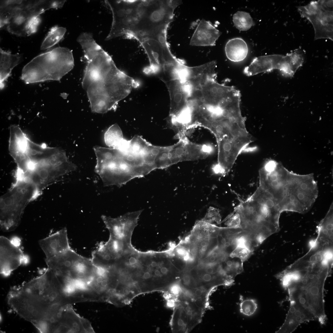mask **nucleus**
Masks as SVG:
<instances>
[{"mask_svg":"<svg viewBox=\"0 0 333 333\" xmlns=\"http://www.w3.org/2000/svg\"><path fill=\"white\" fill-rule=\"evenodd\" d=\"M113 14L112 26L105 39L122 35L140 43L148 58L160 55L169 46L166 31L180 0H105Z\"/></svg>","mask_w":333,"mask_h":333,"instance_id":"nucleus-1","label":"nucleus"},{"mask_svg":"<svg viewBox=\"0 0 333 333\" xmlns=\"http://www.w3.org/2000/svg\"><path fill=\"white\" fill-rule=\"evenodd\" d=\"M332 267L321 256L307 253L275 276L288 291L290 301L307 309L322 324L327 320L324 284Z\"/></svg>","mask_w":333,"mask_h":333,"instance_id":"nucleus-2","label":"nucleus"},{"mask_svg":"<svg viewBox=\"0 0 333 333\" xmlns=\"http://www.w3.org/2000/svg\"><path fill=\"white\" fill-rule=\"evenodd\" d=\"M58 278L55 272L47 268L39 276L11 287L7 295L12 310L40 333H47L58 319L60 312L57 311L60 303L56 287Z\"/></svg>","mask_w":333,"mask_h":333,"instance_id":"nucleus-3","label":"nucleus"},{"mask_svg":"<svg viewBox=\"0 0 333 333\" xmlns=\"http://www.w3.org/2000/svg\"><path fill=\"white\" fill-rule=\"evenodd\" d=\"M139 83L119 69L90 84L85 89L91 111L104 113L115 110Z\"/></svg>","mask_w":333,"mask_h":333,"instance_id":"nucleus-4","label":"nucleus"},{"mask_svg":"<svg viewBox=\"0 0 333 333\" xmlns=\"http://www.w3.org/2000/svg\"><path fill=\"white\" fill-rule=\"evenodd\" d=\"M317 183L312 175H301L287 171L282 176L278 194L282 212H307L318 195Z\"/></svg>","mask_w":333,"mask_h":333,"instance_id":"nucleus-5","label":"nucleus"},{"mask_svg":"<svg viewBox=\"0 0 333 333\" xmlns=\"http://www.w3.org/2000/svg\"><path fill=\"white\" fill-rule=\"evenodd\" d=\"M74 66L72 51L57 47L36 56L26 64L20 78L27 84L60 80Z\"/></svg>","mask_w":333,"mask_h":333,"instance_id":"nucleus-6","label":"nucleus"},{"mask_svg":"<svg viewBox=\"0 0 333 333\" xmlns=\"http://www.w3.org/2000/svg\"><path fill=\"white\" fill-rule=\"evenodd\" d=\"M31 162L29 172L23 177L35 185L41 194L48 185L77 168L68 160L65 151L58 147H48L32 158Z\"/></svg>","mask_w":333,"mask_h":333,"instance_id":"nucleus-7","label":"nucleus"},{"mask_svg":"<svg viewBox=\"0 0 333 333\" xmlns=\"http://www.w3.org/2000/svg\"><path fill=\"white\" fill-rule=\"evenodd\" d=\"M9 189L0 199V226L9 232L19 225L28 204L41 195L32 183L25 179L15 178Z\"/></svg>","mask_w":333,"mask_h":333,"instance_id":"nucleus-8","label":"nucleus"},{"mask_svg":"<svg viewBox=\"0 0 333 333\" xmlns=\"http://www.w3.org/2000/svg\"><path fill=\"white\" fill-rule=\"evenodd\" d=\"M66 0L34 1L30 5L18 11L10 20L7 29L18 36H29L36 31L41 21L39 15L52 8H61Z\"/></svg>","mask_w":333,"mask_h":333,"instance_id":"nucleus-9","label":"nucleus"},{"mask_svg":"<svg viewBox=\"0 0 333 333\" xmlns=\"http://www.w3.org/2000/svg\"><path fill=\"white\" fill-rule=\"evenodd\" d=\"M333 1H311L306 5L298 7L301 16L312 24L314 40L327 39L333 40Z\"/></svg>","mask_w":333,"mask_h":333,"instance_id":"nucleus-10","label":"nucleus"},{"mask_svg":"<svg viewBox=\"0 0 333 333\" xmlns=\"http://www.w3.org/2000/svg\"><path fill=\"white\" fill-rule=\"evenodd\" d=\"M171 146L168 156L172 165L184 161L204 159L211 154L213 147L209 144H199L190 141L186 136Z\"/></svg>","mask_w":333,"mask_h":333,"instance_id":"nucleus-11","label":"nucleus"},{"mask_svg":"<svg viewBox=\"0 0 333 333\" xmlns=\"http://www.w3.org/2000/svg\"><path fill=\"white\" fill-rule=\"evenodd\" d=\"M143 210L128 212L117 218L102 215L101 219L108 230L109 236L132 245L133 232L138 225L139 216Z\"/></svg>","mask_w":333,"mask_h":333,"instance_id":"nucleus-12","label":"nucleus"},{"mask_svg":"<svg viewBox=\"0 0 333 333\" xmlns=\"http://www.w3.org/2000/svg\"><path fill=\"white\" fill-rule=\"evenodd\" d=\"M24 255L18 245L3 236L0 237V272L10 276L23 262Z\"/></svg>","mask_w":333,"mask_h":333,"instance_id":"nucleus-13","label":"nucleus"},{"mask_svg":"<svg viewBox=\"0 0 333 333\" xmlns=\"http://www.w3.org/2000/svg\"><path fill=\"white\" fill-rule=\"evenodd\" d=\"M132 245H128L122 241L109 236L108 240L101 242L94 250L97 257L106 263H116L126 252L131 249Z\"/></svg>","mask_w":333,"mask_h":333,"instance_id":"nucleus-14","label":"nucleus"},{"mask_svg":"<svg viewBox=\"0 0 333 333\" xmlns=\"http://www.w3.org/2000/svg\"><path fill=\"white\" fill-rule=\"evenodd\" d=\"M44 253L49 259L71 248L67 229L64 228L39 241Z\"/></svg>","mask_w":333,"mask_h":333,"instance_id":"nucleus-15","label":"nucleus"},{"mask_svg":"<svg viewBox=\"0 0 333 333\" xmlns=\"http://www.w3.org/2000/svg\"><path fill=\"white\" fill-rule=\"evenodd\" d=\"M290 307L282 325L276 333H291L301 323L316 320L314 315L301 306L290 301Z\"/></svg>","mask_w":333,"mask_h":333,"instance_id":"nucleus-16","label":"nucleus"},{"mask_svg":"<svg viewBox=\"0 0 333 333\" xmlns=\"http://www.w3.org/2000/svg\"><path fill=\"white\" fill-rule=\"evenodd\" d=\"M81 255L71 248L49 259H45L47 268L56 273L69 276L76 270L75 262Z\"/></svg>","mask_w":333,"mask_h":333,"instance_id":"nucleus-17","label":"nucleus"},{"mask_svg":"<svg viewBox=\"0 0 333 333\" xmlns=\"http://www.w3.org/2000/svg\"><path fill=\"white\" fill-rule=\"evenodd\" d=\"M165 84L170 97L169 118L173 119L177 117L188 107L187 96L183 83L180 80H172Z\"/></svg>","mask_w":333,"mask_h":333,"instance_id":"nucleus-18","label":"nucleus"},{"mask_svg":"<svg viewBox=\"0 0 333 333\" xmlns=\"http://www.w3.org/2000/svg\"><path fill=\"white\" fill-rule=\"evenodd\" d=\"M283 56L273 54L256 57L249 65L245 68L244 73L247 76H251L275 69L279 71Z\"/></svg>","mask_w":333,"mask_h":333,"instance_id":"nucleus-19","label":"nucleus"},{"mask_svg":"<svg viewBox=\"0 0 333 333\" xmlns=\"http://www.w3.org/2000/svg\"><path fill=\"white\" fill-rule=\"evenodd\" d=\"M221 34L209 21L202 19L198 24L190 42L192 46H213Z\"/></svg>","mask_w":333,"mask_h":333,"instance_id":"nucleus-20","label":"nucleus"},{"mask_svg":"<svg viewBox=\"0 0 333 333\" xmlns=\"http://www.w3.org/2000/svg\"><path fill=\"white\" fill-rule=\"evenodd\" d=\"M305 51L299 48L284 56L280 71L285 76L291 77L302 65L304 61Z\"/></svg>","mask_w":333,"mask_h":333,"instance_id":"nucleus-21","label":"nucleus"},{"mask_svg":"<svg viewBox=\"0 0 333 333\" xmlns=\"http://www.w3.org/2000/svg\"><path fill=\"white\" fill-rule=\"evenodd\" d=\"M0 88L2 89L5 82L10 76L12 70L21 62L22 56L18 54H12L0 49Z\"/></svg>","mask_w":333,"mask_h":333,"instance_id":"nucleus-22","label":"nucleus"},{"mask_svg":"<svg viewBox=\"0 0 333 333\" xmlns=\"http://www.w3.org/2000/svg\"><path fill=\"white\" fill-rule=\"evenodd\" d=\"M34 1L4 0L0 2V28L7 25L18 11L31 4Z\"/></svg>","mask_w":333,"mask_h":333,"instance_id":"nucleus-23","label":"nucleus"},{"mask_svg":"<svg viewBox=\"0 0 333 333\" xmlns=\"http://www.w3.org/2000/svg\"><path fill=\"white\" fill-rule=\"evenodd\" d=\"M225 50L227 57L230 60L235 62L243 60L248 53L246 43L240 38L229 40L226 44Z\"/></svg>","mask_w":333,"mask_h":333,"instance_id":"nucleus-24","label":"nucleus"},{"mask_svg":"<svg viewBox=\"0 0 333 333\" xmlns=\"http://www.w3.org/2000/svg\"><path fill=\"white\" fill-rule=\"evenodd\" d=\"M333 221L332 203L325 217L317 227V240L324 243L333 244Z\"/></svg>","mask_w":333,"mask_h":333,"instance_id":"nucleus-25","label":"nucleus"},{"mask_svg":"<svg viewBox=\"0 0 333 333\" xmlns=\"http://www.w3.org/2000/svg\"><path fill=\"white\" fill-rule=\"evenodd\" d=\"M178 302L183 306L187 315L190 332L201 322L205 310L198 306L189 298L183 299Z\"/></svg>","mask_w":333,"mask_h":333,"instance_id":"nucleus-26","label":"nucleus"},{"mask_svg":"<svg viewBox=\"0 0 333 333\" xmlns=\"http://www.w3.org/2000/svg\"><path fill=\"white\" fill-rule=\"evenodd\" d=\"M171 327L176 333L189 332V323L186 312L182 305L178 301L175 306L171 321Z\"/></svg>","mask_w":333,"mask_h":333,"instance_id":"nucleus-27","label":"nucleus"},{"mask_svg":"<svg viewBox=\"0 0 333 333\" xmlns=\"http://www.w3.org/2000/svg\"><path fill=\"white\" fill-rule=\"evenodd\" d=\"M243 263L238 258L226 257L221 263L222 269L228 276L234 279L237 275L243 270Z\"/></svg>","mask_w":333,"mask_h":333,"instance_id":"nucleus-28","label":"nucleus"},{"mask_svg":"<svg viewBox=\"0 0 333 333\" xmlns=\"http://www.w3.org/2000/svg\"><path fill=\"white\" fill-rule=\"evenodd\" d=\"M66 31V29L62 27H52L43 41L40 49L45 50L56 44L63 38Z\"/></svg>","mask_w":333,"mask_h":333,"instance_id":"nucleus-29","label":"nucleus"},{"mask_svg":"<svg viewBox=\"0 0 333 333\" xmlns=\"http://www.w3.org/2000/svg\"><path fill=\"white\" fill-rule=\"evenodd\" d=\"M124 138L122 130L117 124L110 126L106 131L104 135V140L106 145L111 148H116Z\"/></svg>","mask_w":333,"mask_h":333,"instance_id":"nucleus-30","label":"nucleus"},{"mask_svg":"<svg viewBox=\"0 0 333 333\" xmlns=\"http://www.w3.org/2000/svg\"><path fill=\"white\" fill-rule=\"evenodd\" d=\"M234 26L240 31H247L253 25L252 18L249 14L246 12L238 11L233 16Z\"/></svg>","mask_w":333,"mask_h":333,"instance_id":"nucleus-31","label":"nucleus"},{"mask_svg":"<svg viewBox=\"0 0 333 333\" xmlns=\"http://www.w3.org/2000/svg\"><path fill=\"white\" fill-rule=\"evenodd\" d=\"M253 251L250 250L244 243L237 244L236 247L230 254L231 257H236L240 259L243 263L253 254Z\"/></svg>","mask_w":333,"mask_h":333,"instance_id":"nucleus-32","label":"nucleus"},{"mask_svg":"<svg viewBox=\"0 0 333 333\" xmlns=\"http://www.w3.org/2000/svg\"><path fill=\"white\" fill-rule=\"evenodd\" d=\"M129 141L130 152L140 155L150 143L139 135H135Z\"/></svg>","mask_w":333,"mask_h":333,"instance_id":"nucleus-33","label":"nucleus"},{"mask_svg":"<svg viewBox=\"0 0 333 333\" xmlns=\"http://www.w3.org/2000/svg\"><path fill=\"white\" fill-rule=\"evenodd\" d=\"M171 146H165L157 156L155 162L156 169H164L172 165L169 156V151Z\"/></svg>","mask_w":333,"mask_h":333,"instance_id":"nucleus-34","label":"nucleus"},{"mask_svg":"<svg viewBox=\"0 0 333 333\" xmlns=\"http://www.w3.org/2000/svg\"><path fill=\"white\" fill-rule=\"evenodd\" d=\"M240 312L247 316H250L253 314L257 308V304L256 301L252 299L244 300L241 296L240 297Z\"/></svg>","mask_w":333,"mask_h":333,"instance_id":"nucleus-35","label":"nucleus"},{"mask_svg":"<svg viewBox=\"0 0 333 333\" xmlns=\"http://www.w3.org/2000/svg\"><path fill=\"white\" fill-rule=\"evenodd\" d=\"M225 224L228 227L233 228H241L240 220L238 213L233 211L225 219Z\"/></svg>","mask_w":333,"mask_h":333,"instance_id":"nucleus-36","label":"nucleus"},{"mask_svg":"<svg viewBox=\"0 0 333 333\" xmlns=\"http://www.w3.org/2000/svg\"><path fill=\"white\" fill-rule=\"evenodd\" d=\"M220 219L218 212L216 210L212 208L210 209L206 217L203 220L211 223L212 221L219 222L220 220Z\"/></svg>","mask_w":333,"mask_h":333,"instance_id":"nucleus-37","label":"nucleus"},{"mask_svg":"<svg viewBox=\"0 0 333 333\" xmlns=\"http://www.w3.org/2000/svg\"><path fill=\"white\" fill-rule=\"evenodd\" d=\"M151 277V275L149 271H146L143 274V277L145 279H148L150 278Z\"/></svg>","mask_w":333,"mask_h":333,"instance_id":"nucleus-38","label":"nucleus"},{"mask_svg":"<svg viewBox=\"0 0 333 333\" xmlns=\"http://www.w3.org/2000/svg\"><path fill=\"white\" fill-rule=\"evenodd\" d=\"M123 293L125 295H128L130 293V290L128 287L125 288L123 290Z\"/></svg>","mask_w":333,"mask_h":333,"instance_id":"nucleus-39","label":"nucleus"},{"mask_svg":"<svg viewBox=\"0 0 333 333\" xmlns=\"http://www.w3.org/2000/svg\"><path fill=\"white\" fill-rule=\"evenodd\" d=\"M108 284L107 281L106 280H103L101 282L102 286L104 287L106 286Z\"/></svg>","mask_w":333,"mask_h":333,"instance_id":"nucleus-40","label":"nucleus"},{"mask_svg":"<svg viewBox=\"0 0 333 333\" xmlns=\"http://www.w3.org/2000/svg\"><path fill=\"white\" fill-rule=\"evenodd\" d=\"M72 326L74 327H76L78 326V324L76 322H75L72 323Z\"/></svg>","mask_w":333,"mask_h":333,"instance_id":"nucleus-41","label":"nucleus"},{"mask_svg":"<svg viewBox=\"0 0 333 333\" xmlns=\"http://www.w3.org/2000/svg\"><path fill=\"white\" fill-rule=\"evenodd\" d=\"M75 330H76V331H80V327H78V326H77V327H75Z\"/></svg>","mask_w":333,"mask_h":333,"instance_id":"nucleus-42","label":"nucleus"}]
</instances>
